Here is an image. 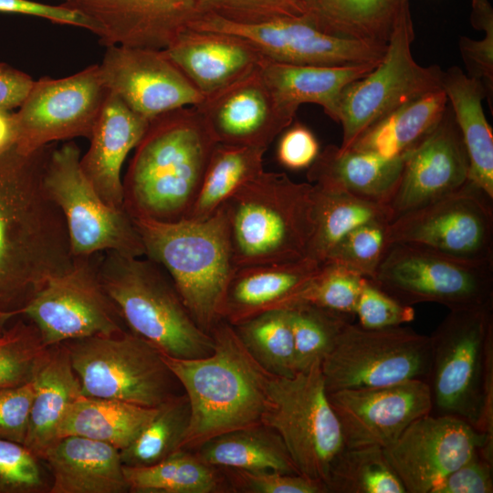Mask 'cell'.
<instances>
[{"label":"cell","mask_w":493,"mask_h":493,"mask_svg":"<svg viewBox=\"0 0 493 493\" xmlns=\"http://www.w3.org/2000/svg\"><path fill=\"white\" fill-rule=\"evenodd\" d=\"M429 338L432 413L462 418L475 428L493 351V304L449 310Z\"/></svg>","instance_id":"cell-9"},{"label":"cell","mask_w":493,"mask_h":493,"mask_svg":"<svg viewBox=\"0 0 493 493\" xmlns=\"http://www.w3.org/2000/svg\"><path fill=\"white\" fill-rule=\"evenodd\" d=\"M468 180V158L451 108L409 152L398 186L388 204L393 220L449 194ZM392 220V221H393Z\"/></svg>","instance_id":"cell-23"},{"label":"cell","mask_w":493,"mask_h":493,"mask_svg":"<svg viewBox=\"0 0 493 493\" xmlns=\"http://www.w3.org/2000/svg\"><path fill=\"white\" fill-rule=\"evenodd\" d=\"M63 343L84 395L155 408L181 393L163 353L130 330Z\"/></svg>","instance_id":"cell-8"},{"label":"cell","mask_w":493,"mask_h":493,"mask_svg":"<svg viewBox=\"0 0 493 493\" xmlns=\"http://www.w3.org/2000/svg\"><path fill=\"white\" fill-rule=\"evenodd\" d=\"M43 462L25 445L0 438V493H48Z\"/></svg>","instance_id":"cell-46"},{"label":"cell","mask_w":493,"mask_h":493,"mask_svg":"<svg viewBox=\"0 0 493 493\" xmlns=\"http://www.w3.org/2000/svg\"><path fill=\"white\" fill-rule=\"evenodd\" d=\"M156 411L157 407L81 394L66 414L58 436H83L121 451L135 439Z\"/></svg>","instance_id":"cell-35"},{"label":"cell","mask_w":493,"mask_h":493,"mask_svg":"<svg viewBox=\"0 0 493 493\" xmlns=\"http://www.w3.org/2000/svg\"><path fill=\"white\" fill-rule=\"evenodd\" d=\"M441 88L467 151L468 180L493 199V135L482 107L484 88L457 67L443 71Z\"/></svg>","instance_id":"cell-31"},{"label":"cell","mask_w":493,"mask_h":493,"mask_svg":"<svg viewBox=\"0 0 493 493\" xmlns=\"http://www.w3.org/2000/svg\"><path fill=\"white\" fill-rule=\"evenodd\" d=\"M42 460L51 474L48 493L129 492L121 452L111 445L67 435L59 438Z\"/></svg>","instance_id":"cell-26"},{"label":"cell","mask_w":493,"mask_h":493,"mask_svg":"<svg viewBox=\"0 0 493 493\" xmlns=\"http://www.w3.org/2000/svg\"><path fill=\"white\" fill-rule=\"evenodd\" d=\"M258 67L278 108L288 120L293 121L301 104L314 103L321 106L324 112L339 123L343 89L376 66L323 67L262 59Z\"/></svg>","instance_id":"cell-28"},{"label":"cell","mask_w":493,"mask_h":493,"mask_svg":"<svg viewBox=\"0 0 493 493\" xmlns=\"http://www.w3.org/2000/svg\"><path fill=\"white\" fill-rule=\"evenodd\" d=\"M129 492L227 493L231 488L224 469L202 460L194 450L180 448L147 467L123 466Z\"/></svg>","instance_id":"cell-37"},{"label":"cell","mask_w":493,"mask_h":493,"mask_svg":"<svg viewBox=\"0 0 493 493\" xmlns=\"http://www.w3.org/2000/svg\"><path fill=\"white\" fill-rule=\"evenodd\" d=\"M149 123L116 95L108 93L80 166L100 196L112 207L124 208L121 168Z\"/></svg>","instance_id":"cell-24"},{"label":"cell","mask_w":493,"mask_h":493,"mask_svg":"<svg viewBox=\"0 0 493 493\" xmlns=\"http://www.w3.org/2000/svg\"><path fill=\"white\" fill-rule=\"evenodd\" d=\"M493 463L478 451L447 475L431 493H492Z\"/></svg>","instance_id":"cell-51"},{"label":"cell","mask_w":493,"mask_h":493,"mask_svg":"<svg viewBox=\"0 0 493 493\" xmlns=\"http://www.w3.org/2000/svg\"><path fill=\"white\" fill-rule=\"evenodd\" d=\"M346 447L393 443L416 419L432 413L429 384L422 379L373 388L328 392Z\"/></svg>","instance_id":"cell-20"},{"label":"cell","mask_w":493,"mask_h":493,"mask_svg":"<svg viewBox=\"0 0 493 493\" xmlns=\"http://www.w3.org/2000/svg\"><path fill=\"white\" fill-rule=\"evenodd\" d=\"M306 0H197L201 14L256 24L305 14Z\"/></svg>","instance_id":"cell-47"},{"label":"cell","mask_w":493,"mask_h":493,"mask_svg":"<svg viewBox=\"0 0 493 493\" xmlns=\"http://www.w3.org/2000/svg\"><path fill=\"white\" fill-rule=\"evenodd\" d=\"M34 81L28 74L0 62V110L18 109Z\"/></svg>","instance_id":"cell-54"},{"label":"cell","mask_w":493,"mask_h":493,"mask_svg":"<svg viewBox=\"0 0 493 493\" xmlns=\"http://www.w3.org/2000/svg\"><path fill=\"white\" fill-rule=\"evenodd\" d=\"M312 187L262 171L224 204L236 267L305 257L314 228Z\"/></svg>","instance_id":"cell-5"},{"label":"cell","mask_w":493,"mask_h":493,"mask_svg":"<svg viewBox=\"0 0 493 493\" xmlns=\"http://www.w3.org/2000/svg\"><path fill=\"white\" fill-rule=\"evenodd\" d=\"M320 365L290 377L273 375L261 423L278 434L299 474L326 487L346 445Z\"/></svg>","instance_id":"cell-7"},{"label":"cell","mask_w":493,"mask_h":493,"mask_svg":"<svg viewBox=\"0 0 493 493\" xmlns=\"http://www.w3.org/2000/svg\"><path fill=\"white\" fill-rule=\"evenodd\" d=\"M34 397L24 445L39 458L59 439L61 423L82 394L64 343L48 346L33 378Z\"/></svg>","instance_id":"cell-30"},{"label":"cell","mask_w":493,"mask_h":493,"mask_svg":"<svg viewBox=\"0 0 493 493\" xmlns=\"http://www.w3.org/2000/svg\"><path fill=\"white\" fill-rule=\"evenodd\" d=\"M81 152L73 141L54 143L48 152L43 184L60 209L74 257L109 251L142 257L144 247L133 219L124 208L109 205L80 166Z\"/></svg>","instance_id":"cell-10"},{"label":"cell","mask_w":493,"mask_h":493,"mask_svg":"<svg viewBox=\"0 0 493 493\" xmlns=\"http://www.w3.org/2000/svg\"><path fill=\"white\" fill-rule=\"evenodd\" d=\"M0 12L41 17L56 24L81 27L93 34L98 30L89 16L62 4L52 5L32 0H0Z\"/></svg>","instance_id":"cell-53"},{"label":"cell","mask_w":493,"mask_h":493,"mask_svg":"<svg viewBox=\"0 0 493 493\" xmlns=\"http://www.w3.org/2000/svg\"><path fill=\"white\" fill-rule=\"evenodd\" d=\"M389 224L372 222L353 229L335 246L324 262L340 264L371 279L390 245Z\"/></svg>","instance_id":"cell-45"},{"label":"cell","mask_w":493,"mask_h":493,"mask_svg":"<svg viewBox=\"0 0 493 493\" xmlns=\"http://www.w3.org/2000/svg\"><path fill=\"white\" fill-rule=\"evenodd\" d=\"M189 418V403L184 392L163 403L135 439L120 451L123 466H151L180 449Z\"/></svg>","instance_id":"cell-40"},{"label":"cell","mask_w":493,"mask_h":493,"mask_svg":"<svg viewBox=\"0 0 493 493\" xmlns=\"http://www.w3.org/2000/svg\"><path fill=\"white\" fill-rule=\"evenodd\" d=\"M62 5L89 16L104 47L163 50L201 15L197 0H80Z\"/></svg>","instance_id":"cell-21"},{"label":"cell","mask_w":493,"mask_h":493,"mask_svg":"<svg viewBox=\"0 0 493 493\" xmlns=\"http://www.w3.org/2000/svg\"><path fill=\"white\" fill-rule=\"evenodd\" d=\"M108 93L99 64L65 78L35 80L15 112L16 146L31 152L60 141L89 140Z\"/></svg>","instance_id":"cell-16"},{"label":"cell","mask_w":493,"mask_h":493,"mask_svg":"<svg viewBox=\"0 0 493 493\" xmlns=\"http://www.w3.org/2000/svg\"><path fill=\"white\" fill-rule=\"evenodd\" d=\"M354 315L359 325L366 329L401 326L414 319V309L404 305L365 278L356 304Z\"/></svg>","instance_id":"cell-49"},{"label":"cell","mask_w":493,"mask_h":493,"mask_svg":"<svg viewBox=\"0 0 493 493\" xmlns=\"http://www.w3.org/2000/svg\"><path fill=\"white\" fill-rule=\"evenodd\" d=\"M295 348L296 372L308 370L332 350L351 317L309 303L287 308Z\"/></svg>","instance_id":"cell-42"},{"label":"cell","mask_w":493,"mask_h":493,"mask_svg":"<svg viewBox=\"0 0 493 493\" xmlns=\"http://www.w3.org/2000/svg\"><path fill=\"white\" fill-rule=\"evenodd\" d=\"M409 152L395 158L353 148L328 145L308 168L312 184L332 187L387 205L401 178Z\"/></svg>","instance_id":"cell-29"},{"label":"cell","mask_w":493,"mask_h":493,"mask_svg":"<svg viewBox=\"0 0 493 493\" xmlns=\"http://www.w3.org/2000/svg\"><path fill=\"white\" fill-rule=\"evenodd\" d=\"M370 280L407 306L433 302L452 310L493 304V263L417 244L391 243Z\"/></svg>","instance_id":"cell-11"},{"label":"cell","mask_w":493,"mask_h":493,"mask_svg":"<svg viewBox=\"0 0 493 493\" xmlns=\"http://www.w3.org/2000/svg\"><path fill=\"white\" fill-rule=\"evenodd\" d=\"M365 278L340 264L323 262L284 309L309 303L352 317Z\"/></svg>","instance_id":"cell-43"},{"label":"cell","mask_w":493,"mask_h":493,"mask_svg":"<svg viewBox=\"0 0 493 493\" xmlns=\"http://www.w3.org/2000/svg\"><path fill=\"white\" fill-rule=\"evenodd\" d=\"M280 134L276 151L278 163L289 170L309 168L320 153L314 133L305 125L296 122Z\"/></svg>","instance_id":"cell-52"},{"label":"cell","mask_w":493,"mask_h":493,"mask_svg":"<svg viewBox=\"0 0 493 493\" xmlns=\"http://www.w3.org/2000/svg\"><path fill=\"white\" fill-rule=\"evenodd\" d=\"M15 112L0 110V154L16 144Z\"/></svg>","instance_id":"cell-55"},{"label":"cell","mask_w":493,"mask_h":493,"mask_svg":"<svg viewBox=\"0 0 493 493\" xmlns=\"http://www.w3.org/2000/svg\"><path fill=\"white\" fill-rule=\"evenodd\" d=\"M493 199L469 180L458 190L394 218L389 243L424 246L471 262L493 263Z\"/></svg>","instance_id":"cell-15"},{"label":"cell","mask_w":493,"mask_h":493,"mask_svg":"<svg viewBox=\"0 0 493 493\" xmlns=\"http://www.w3.org/2000/svg\"><path fill=\"white\" fill-rule=\"evenodd\" d=\"M320 265L304 257L236 267L224 298L223 320L236 325L261 312L284 309Z\"/></svg>","instance_id":"cell-27"},{"label":"cell","mask_w":493,"mask_h":493,"mask_svg":"<svg viewBox=\"0 0 493 493\" xmlns=\"http://www.w3.org/2000/svg\"><path fill=\"white\" fill-rule=\"evenodd\" d=\"M100 255L74 257L69 269L50 278L18 310L47 347L128 330L101 283Z\"/></svg>","instance_id":"cell-13"},{"label":"cell","mask_w":493,"mask_h":493,"mask_svg":"<svg viewBox=\"0 0 493 493\" xmlns=\"http://www.w3.org/2000/svg\"><path fill=\"white\" fill-rule=\"evenodd\" d=\"M320 366L327 393L427 381L430 338L403 325L366 329L348 321Z\"/></svg>","instance_id":"cell-12"},{"label":"cell","mask_w":493,"mask_h":493,"mask_svg":"<svg viewBox=\"0 0 493 493\" xmlns=\"http://www.w3.org/2000/svg\"><path fill=\"white\" fill-rule=\"evenodd\" d=\"M190 28L238 36L249 43L263 59L292 65L377 66L387 48V46L329 34L305 16L238 24L210 14H201Z\"/></svg>","instance_id":"cell-17"},{"label":"cell","mask_w":493,"mask_h":493,"mask_svg":"<svg viewBox=\"0 0 493 493\" xmlns=\"http://www.w3.org/2000/svg\"><path fill=\"white\" fill-rule=\"evenodd\" d=\"M216 143L195 106L151 120L122 180L126 212L165 223L186 219Z\"/></svg>","instance_id":"cell-2"},{"label":"cell","mask_w":493,"mask_h":493,"mask_svg":"<svg viewBox=\"0 0 493 493\" xmlns=\"http://www.w3.org/2000/svg\"><path fill=\"white\" fill-rule=\"evenodd\" d=\"M313 233L305 257L323 263L335 246L353 229L372 222H392L387 205L344 190L313 184Z\"/></svg>","instance_id":"cell-33"},{"label":"cell","mask_w":493,"mask_h":493,"mask_svg":"<svg viewBox=\"0 0 493 493\" xmlns=\"http://www.w3.org/2000/svg\"><path fill=\"white\" fill-rule=\"evenodd\" d=\"M15 316L16 315L13 312H7L0 309V335H2L7 329V321Z\"/></svg>","instance_id":"cell-56"},{"label":"cell","mask_w":493,"mask_h":493,"mask_svg":"<svg viewBox=\"0 0 493 493\" xmlns=\"http://www.w3.org/2000/svg\"><path fill=\"white\" fill-rule=\"evenodd\" d=\"M62 1L63 3H65V2H75V1H80V0H62Z\"/></svg>","instance_id":"cell-57"},{"label":"cell","mask_w":493,"mask_h":493,"mask_svg":"<svg viewBox=\"0 0 493 493\" xmlns=\"http://www.w3.org/2000/svg\"><path fill=\"white\" fill-rule=\"evenodd\" d=\"M39 331L30 321H16L0 335V388L33 380L47 351Z\"/></svg>","instance_id":"cell-44"},{"label":"cell","mask_w":493,"mask_h":493,"mask_svg":"<svg viewBox=\"0 0 493 493\" xmlns=\"http://www.w3.org/2000/svg\"><path fill=\"white\" fill-rule=\"evenodd\" d=\"M217 143L267 150L292 121L278 108L259 67L195 106Z\"/></svg>","instance_id":"cell-22"},{"label":"cell","mask_w":493,"mask_h":493,"mask_svg":"<svg viewBox=\"0 0 493 493\" xmlns=\"http://www.w3.org/2000/svg\"><path fill=\"white\" fill-rule=\"evenodd\" d=\"M410 0H306L304 16L335 36L387 46Z\"/></svg>","instance_id":"cell-32"},{"label":"cell","mask_w":493,"mask_h":493,"mask_svg":"<svg viewBox=\"0 0 493 493\" xmlns=\"http://www.w3.org/2000/svg\"><path fill=\"white\" fill-rule=\"evenodd\" d=\"M194 451L219 468L299 474L278 434L263 424L220 435Z\"/></svg>","instance_id":"cell-36"},{"label":"cell","mask_w":493,"mask_h":493,"mask_svg":"<svg viewBox=\"0 0 493 493\" xmlns=\"http://www.w3.org/2000/svg\"><path fill=\"white\" fill-rule=\"evenodd\" d=\"M99 68L108 91L148 121L204 99L164 50L106 47Z\"/></svg>","instance_id":"cell-19"},{"label":"cell","mask_w":493,"mask_h":493,"mask_svg":"<svg viewBox=\"0 0 493 493\" xmlns=\"http://www.w3.org/2000/svg\"><path fill=\"white\" fill-rule=\"evenodd\" d=\"M266 149L216 143L186 219L208 217L242 185L260 173Z\"/></svg>","instance_id":"cell-38"},{"label":"cell","mask_w":493,"mask_h":493,"mask_svg":"<svg viewBox=\"0 0 493 493\" xmlns=\"http://www.w3.org/2000/svg\"><path fill=\"white\" fill-rule=\"evenodd\" d=\"M448 107L442 89L389 112L369 126L350 148L395 158L413 150L439 122Z\"/></svg>","instance_id":"cell-34"},{"label":"cell","mask_w":493,"mask_h":493,"mask_svg":"<svg viewBox=\"0 0 493 493\" xmlns=\"http://www.w3.org/2000/svg\"><path fill=\"white\" fill-rule=\"evenodd\" d=\"M328 493H405L379 446L346 447L326 484Z\"/></svg>","instance_id":"cell-41"},{"label":"cell","mask_w":493,"mask_h":493,"mask_svg":"<svg viewBox=\"0 0 493 493\" xmlns=\"http://www.w3.org/2000/svg\"><path fill=\"white\" fill-rule=\"evenodd\" d=\"M132 219L144 256L166 271L194 320L210 333L223 320L224 298L236 269L225 205L201 220Z\"/></svg>","instance_id":"cell-4"},{"label":"cell","mask_w":493,"mask_h":493,"mask_svg":"<svg viewBox=\"0 0 493 493\" xmlns=\"http://www.w3.org/2000/svg\"><path fill=\"white\" fill-rule=\"evenodd\" d=\"M232 326L250 355L268 373L290 377L297 372L287 309H269Z\"/></svg>","instance_id":"cell-39"},{"label":"cell","mask_w":493,"mask_h":493,"mask_svg":"<svg viewBox=\"0 0 493 493\" xmlns=\"http://www.w3.org/2000/svg\"><path fill=\"white\" fill-rule=\"evenodd\" d=\"M213 351L202 358H163L185 393L190 418L180 448L195 450L220 435L262 424L273 375L247 351L234 327L211 330Z\"/></svg>","instance_id":"cell-3"},{"label":"cell","mask_w":493,"mask_h":493,"mask_svg":"<svg viewBox=\"0 0 493 493\" xmlns=\"http://www.w3.org/2000/svg\"><path fill=\"white\" fill-rule=\"evenodd\" d=\"M163 50L204 97L240 79L263 59L238 36L194 28L186 29Z\"/></svg>","instance_id":"cell-25"},{"label":"cell","mask_w":493,"mask_h":493,"mask_svg":"<svg viewBox=\"0 0 493 493\" xmlns=\"http://www.w3.org/2000/svg\"><path fill=\"white\" fill-rule=\"evenodd\" d=\"M231 492L327 493L325 485L301 474L274 470L225 469Z\"/></svg>","instance_id":"cell-48"},{"label":"cell","mask_w":493,"mask_h":493,"mask_svg":"<svg viewBox=\"0 0 493 493\" xmlns=\"http://www.w3.org/2000/svg\"><path fill=\"white\" fill-rule=\"evenodd\" d=\"M414 39L409 12L394 27L380 63L343 89L339 106L341 149H349L369 126L393 110L442 89L443 70L436 65L423 67L414 59Z\"/></svg>","instance_id":"cell-14"},{"label":"cell","mask_w":493,"mask_h":493,"mask_svg":"<svg viewBox=\"0 0 493 493\" xmlns=\"http://www.w3.org/2000/svg\"><path fill=\"white\" fill-rule=\"evenodd\" d=\"M478 451L493 463V448L468 422L432 413L414 420L393 443L383 448L405 493H431Z\"/></svg>","instance_id":"cell-18"},{"label":"cell","mask_w":493,"mask_h":493,"mask_svg":"<svg viewBox=\"0 0 493 493\" xmlns=\"http://www.w3.org/2000/svg\"><path fill=\"white\" fill-rule=\"evenodd\" d=\"M53 144L31 152L15 144L0 154V309L16 316L75 258L64 216L43 184Z\"/></svg>","instance_id":"cell-1"},{"label":"cell","mask_w":493,"mask_h":493,"mask_svg":"<svg viewBox=\"0 0 493 493\" xmlns=\"http://www.w3.org/2000/svg\"><path fill=\"white\" fill-rule=\"evenodd\" d=\"M99 274L126 328L175 358L209 355L214 339L194 320L166 271L146 257L101 253Z\"/></svg>","instance_id":"cell-6"},{"label":"cell","mask_w":493,"mask_h":493,"mask_svg":"<svg viewBox=\"0 0 493 493\" xmlns=\"http://www.w3.org/2000/svg\"><path fill=\"white\" fill-rule=\"evenodd\" d=\"M33 397V380L0 388V438L24 445Z\"/></svg>","instance_id":"cell-50"}]
</instances>
